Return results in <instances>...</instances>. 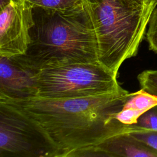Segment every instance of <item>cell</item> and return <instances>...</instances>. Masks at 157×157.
I'll use <instances>...</instances> for the list:
<instances>
[{
    "instance_id": "obj_1",
    "label": "cell",
    "mask_w": 157,
    "mask_h": 157,
    "mask_svg": "<svg viewBox=\"0 0 157 157\" xmlns=\"http://www.w3.org/2000/svg\"><path fill=\"white\" fill-rule=\"evenodd\" d=\"M131 94L123 89L75 98H0V102L30 120L53 145L56 157L84 156L107 139L131 131V124L116 118Z\"/></svg>"
},
{
    "instance_id": "obj_2",
    "label": "cell",
    "mask_w": 157,
    "mask_h": 157,
    "mask_svg": "<svg viewBox=\"0 0 157 157\" xmlns=\"http://www.w3.org/2000/svg\"><path fill=\"white\" fill-rule=\"evenodd\" d=\"M32 16L26 52L10 58L17 64L33 69L98 61L96 34L84 2L63 10L33 6Z\"/></svg>"
},
{
    "instance_id": "obj_3",
    "label": "cell",
    "mask_w": 157,
    "mask_h": 157,
    "mask_svg": "<svg viewBox=\"0 0 157 157\" xmlns=\"http://www.w3.org/2000/svg\"><path fill=\"white\" fill-rule=\"evenodd\" d=\"M96 34L98 61L118 74L136 56L155 9L132 0H84Z\"/></svg>"
},
{
    "instance_id": "obj_4",
    "label": "cell",
    "mask_w": 157,
    "mask_h": 157,
    "mask_svg": "<svg viewBox=\"0 0 157 157\" xmlns=\"http://www.w3.org/2000/svg\"><path fill=\"white\" fill-rule=\"evenodd\" d=\"M24 69L32 79L34 96L75 98L123 89L117 80V74L99 61Z\"/></svg>"
},
{
    "instance_id": "obj_5",
    "label": "cell",
    "mask_w": 157,
    "mask_h": 157,
    "mask_svg": "<svg viewBox=\"0 0 157 157\" xmlns=\"http://www.w3.org/2000/svg\"><path fill=\"white\" fill-rule=\"evenodd\" d=\"M0 157H56V152L30 120L0 102Z\"/></svg>"
},
{
    "instance_id": "obj_6",
    "label": "cell",
    "mask_w": 157,
    "mask_h": 157,
    "mask_svg": "<svg viewBox=\"0 0 157 157\" xmlns=\"http://www.w3.org/2000/svg\"><path fill=\"white\" fill-rule=\"evenodd\" d=\"M33 25L32 7L28 3L13 0L1 9L0 56L11 58L25 54Z\"/></svg>"
},
{
    "instance_id": "obj_7",
    "label": "cell",
    "mask_w": 157,
    "mask_h": 157,
    "mask_svg": "<svg viewBox=\"0 0 157 157\" xmlns=\"http://www.w3.org/2000/svg\"><path fill=\"white\" fill-rule=\"evenodd\" d=\"M35 94L29 73L10 58L0 56V98L24 99Z\"/></svg>"
},
{
    "instance_id": "obj_8",
    "label": "cell",
    "mask_w": 157,
    "mask_h": 157,
    "mask_svg": "<svg viewBox=\"0 0 157 157\" xmlns=\"http://www.w3.org/2000/svg\"><path fill=\"white\" fill-rule=\"evenodd\" d=\"M157 157V151L129 132L113 136L89 150L86 156Z\"/></svg>"
},
{
    "instance_id": "obj_9",
    "label": "cell",
    "mask_w": 157,
    "mask_h": 157,
    "mask_svg": "<svg viewBox=\"0 0 157 157\" xmlns=\"http://www.w3.org/2000/svg\"><path fill=\"white\" fill-rule=\"evenodd\" d=\"M157 105V96L142 89L131 93L116 118L125 124H136L145 112Z\"/></svg>"
},
{
    "instance_id": "obj_10",
    "label": "cell",
    "mask_w": 157,
    "mask_h": 157,
    "mask_svg": "<svg viewBox=\"0 0 157 157\" xmlns=\"http://www.w3.org/2000/svg\"><path fill=\"white\" fill-rule=\"evenodd\" d=\"M33 6L45 9L63 10L82 5L84 0H20Z\"/></svg>"
},
{
    "instance_id": "obj_11",
    "label": "cell",
    "mask_w": 157,
    "mask_h": 157,
    "mask_svg": "<svg viewBox=\"0 0 157 157\" xmlns=\"http://www.w3.org/2000/svg\"><path fill=\"white\" fill-rule=\"evenodd\" d=\"M141 89L157 96V69H147L137 75Z\"/></svg>"
},
{
    "instance_id": "obj_12",
    "label": "cell",
    "mask_w": 157,
    "mask_h": 157,
    "mask_svg": "<svg viewBox=\"0 0 157 157\" xmlns=\"http://www.w3.org/2000/svg\"><path fill=\"white\" fill-rule=\"evenodd\" d=\"M131 126L132 130L129 133L133 137L157 151V131L140 128L135 124Z\"/></svg>"
},
{
    "instance_id": "obj_13",
    "label": "cell",
    "mask_w": 157,
    "mask_h": 157,
    "mask_svg": "<svg viewBox=\"0 0 157 157\" xmlns=\"http://www.w3.org/2000/svg\"><path fill=\"white\" fill-rule=\"evenodd\" d=\"M145 39L149 50L157 54V6L153 10L150 15Z\"/></svg>"
},
{
    "instance_id": "obj_14",
    "label": "cell",
    "mask_w": 157,
    "mask_h": 157,
    "mask_svg": "<svg viewBox=\"0 0 157 157\" xmlns=\"http://www.w3.org/2000/svg\"><path fill=\"white\" fill-rule=\"evenodd\" d=\"M134 124L140 128L157 131V105L143 113Z\"/></svg>"
},
{
    "instance_id": "obj_15",
    "label": "cell",
    "mask_w": 157,
    "mask_h": 157,
    "mask_svg": "<svg viewBox=\"0 0 157 157\" xmlns=\"http://www.w3.org/2000/svg\"><path fill=\"white\" fill-rule=\"evenodd\" d=\"M140 4L145 6H151L153 8H155L153 6V0H132Z\"/></svg>"
},
{
    "instance_id": "obj_16",
    "label": "cell",
    "mask_w": 157,
    "mask_h": 157,
    "mask_svg": "<svg viewBox=\"0 0 157 157\" xmlns=\"http://www.w3.org/2000/svg\"><path fill=\"white\" fill-rule=\"evenodd\" d=\"M13 0H0V7L1 9L4 8L8 4H9Z\"/></svg>"
},
{
    "instance_id": "obj_17",
    "label": "cell",
    "mask_w": 157,
    "mask_h": 157,
    "mask_svg": "<svg viewBox=\"0 0 157 157\" xmlns=\"http://www.w3.org/2000/svg\"><path fill=\"white\" fill-rule=\"evenodd\" d=\"M153 6L155 7L157 6V0H153Z\"/></svg>"
}]
</instances>
